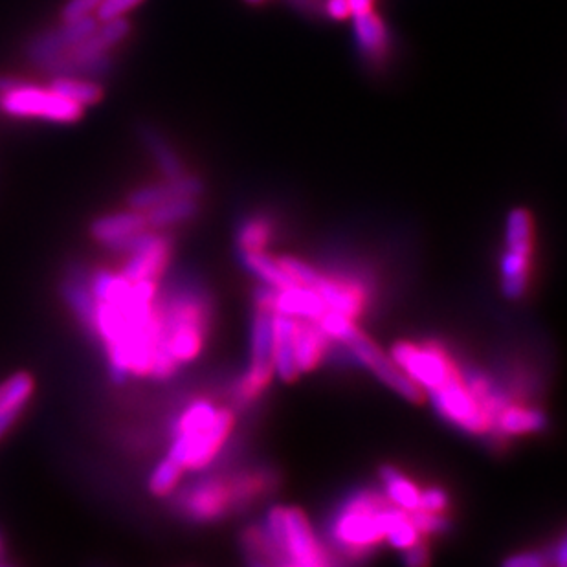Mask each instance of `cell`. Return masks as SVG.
Returning <instances> with one entry per match:
<instances>
[{"instance_id":"30bf717a","label":"cell","mask_w":567,"mask_h":567,"mask_svg":"<svg viewBox=\"0 0 567 567\" xmlns=\"http://www.w3.org/2000/svg\"><path fill=\"white\" fill-rule=\"evenodd\" d=\"M114 250L127 254V263L122 270L123 278L129 279L131 283L144 279L158 281L169 263L171 241L164 235L144 230Z\"/></svg>"},{"instance_id":"484cf974","label":"cell","mask_w":567,"mask_h":567,"mask_svg":"<svg viewBox=\"0 0 567 567\" xmlns=\"http://www.w3.org/2000/svg\"><path fill=\"white\" fill-rule=\"evenodd\" d=\"M245 267L256 274L267 287L274 290H287L296 287L298 283L290 278L285 268L279 265L278 259L268 256L267 252H243Z\"/></svg>"},{"instance_id":"7402d4cb","label":"cell","mask_w":567,"mask_h":567,"mask_svg":"<svg viewBox=\"0 0 567 567\" xmlns=\"http://www.w3.org/2000/svg\"><path fill=\"white\" fill-rule=\"evenodd\" d=\"M136 136L142 142L147 153L153 156L158 169L166 178H177L184 175V164L177 151L169 145L166 136L151 123L140 122L136 125Z\"/></svg>"},{"instance_id":"2e32d148","label":"cell","mask_w":567,"mask_h":567,"mask_svg":"<svg viewBox=\"0 0 567 567\" xmlns=\"http://www.w3.org/2000/svg\"><path fill=\"white\" fill-rule=\"evenodd\" d=\"M353 19L360 52L373 67H382L390 57L391 35L388 26L373 10L355 15Z\"/></svg>"},{"instance_id":"60d3db41","label":"cell","mask_w":567,"mask_h":567,"mask_svg":"<svg viewBox=\"0 0 567 567\" xmlns=\"http://www.w3.org/2000/svg\"><path fill=\"white\" fill-rule=\"evenodd\" d=\"M26 81L23 79L13 78V76H0V96L12 92V90L19 89L23 87Z\"/></svg>"},{"instance_id":"b9f144b4","label":"cell","mask_w":567,"mask_h":567,"mask_svg":"<svg viewBox=\"0 0 567 567\" xmlns=\"http://www.w3.org/2000/svg\"><path fill=\"white\" fill-rule=\"evenodd\" d=\"M373 4H375V0H349L351 17L360 15V13L371 12V10H373Z\"/></svg>"},{"instance_id":"5b68a950","label":"cell","mask_w":567,"mask_h":567,"mask_svg":"<svg viewBox=\"0 0 567 567\" xmlns=\"http://www.w3.org/2000/svg\"><path fill=\"white\" fill-rule=\"evenodd\" d=\"M391 358L424 393L437 390L459 377V369L441 347L397 342L391 347Z\"/></svg>"},{"instance_id":"7c38bea8","label":"cell","mask_w":567,"mask_h":567,"mask_svg":"<svg viewBox=\"0 0 567 567\" xmlns=\"http://www.w3.org/2000/svg\"><path fill=\"white\" fill-rule=\"evenodd\" d=\"M98 19L87 15L76 21H63L61 26L32 35L24 45V57L39 68L46 61L68 52L81 43L98 26Z\"/></svg>"},{"instance_id":"ac0fdd59","label":"cell","mask_w":567,"mask_h":567,"mask_svg":"<svg viewBox=\"0 0 567 567\" xmlns=\"http://www.w3.org/2000/svg\"><path fill=\"white\" fill-rule=\"evenodd\" d=\"M296 320V318H294ZM329 336L323 333L320 323L311 320H296L294 323V355L301 373L316 369L327 353Z\"/></svg>"},{"instance_id":"f546056e","label":"cell","mask_w":567,"mask_h":567,"mask_svg":"<svg viewBox=\"0 0 567 567\" xmlns=\"http://www.w3.org/2000/svg\"><path fill=\"white\" fill-rule=\"evenodd\" d=\"M184 468L178 465L175 459L167 456L162 459L149 476V490L155 496H167L177 489L178 481L182 478Z\"/></svg>"},{"instance_id":"9a60e30c","label":"cell","mask_w":567,"mask_h":567,"mask_svg":"<svg viewBox=\"0 0 567 567\" xmlns=\"http://www.w3.org/2000/svg\"><path fill=\"white\" fill-rule=\"evenodd\" d=\"M41 70L50 78L100 79L109 76L114 68V59L109 52L96 56H78L65 52L41 65Z\"/></svg>"},{"instance_id":"d6986e66","label":"cell","mask_w":567,"mask_h":567,"mask_svg":"<svg viewBox=\"0 0 567 567\" xmlns=\"http://www.w3.org/2000/svg\"><path fill=\"white\" fill-rule=\"evenodd\" d=\"M274 312L285 314V316L296 318V320L318 322L327 312V305L316 290L311 289V287L296 285L292 289L276 290Z\"/></svg>"},{"instance_id":"836d02e7","label":"cell","mask_w":567,"mask_h":567,"mask_svg":"<svg viewBox=\"0 0 567 567\" xmlns=\"http://www.w3.org/2000/svg\"><path fill=\"white\" fill-rule=\"evenodd\" d=\"M144 0H101L98 10H96V19L98 21H109V19H118L123 17L125 13L131 12L136 6H140Z\"/></svg>"},{"instance_id":"e575fe53","label":"cell","mask_w":567,"mask_h":567,"mask_svg":"<svg viewBox=\"0 0 567 567\" xmlns=\"http://www.w3.org/2000/svg\"><path fill=\"white\" fill-rule=\"evenodd\" d=\"M448 507V496L443 489L430 487V489L421 490V500H419V509L417 511L437 512L443 514Z\"/></svg>"},{"instance_id":"e0dca14e","label":"cell","mask_w":567,"mask_h":567,"mask_svg":"<svg viewBox=\"0 0 567 567\" xmlns=\"http://www.w3.org/2000/svg\"><path fill=\"white\" fill-rule=\"evenodd\" d=\"M147 219L145 213L136 212H122L114 213V215H103L100 219H96L90 232L92 237L101 243V245L111 246V248H118V246L125 243L127 239H131L133 235L140 234L147 230Z\"/></svg>"},{"instance_id":"52a82bcc","label":"cell","mask_w":567,"mask_h":567,"mask_svg":"<svg viewBox=\"0 0 567 567\" xmlns=\"http://www.w3.org/2000/svg\"><path fill=\"white\" fill-rule=\"evenodd\" d=\"M235 415L230 408H219L212 426L197 434L173 435L167 456L184 470H201L212 465L234 430Z\"/></svg>"},{"instance_id":"ee69618b","label":"cell","mask_w":567,"mask_h":567,"mask_svg":"<svg viewBox=\"0 0 567 567\" xmlns=\"http://www.w3.org/2000/svg\"><path fill=\"white\" fill-rule=\"evenodd\" d=\"M0 111H2V96H0Z\"/></svg>"},{"instance_id":"8fae6325","label":"cell","mask_w":567,"mask_h":567,"mask_svg":"<svg viewBox=\"0 0 567 567\" xmlns=\"http://www.w3.org/2000/svg\"><path fill=\"white\" fill-rule=\"evenodd\" d=\"M285 566H329L333 560L318 542L307 514L298 507H285Z\"/></svg>"},{"instance_id":"ffe728a7","label":"cell","mask_w":567,"mask_h":567,"mask_svg":"<svg viewBox=\"0 0 567 567\" xmlns=\"http://www.w3.org/2000/svg\"><path fill=\"white\" fill-rule=\"evenodd\" d=\"M294 323L296 320L274 312L272 318V333H274V367L276 375L283 382H294L300 377L294 355Z\"/></svg>"},{"instance_id":"8d00e7d4","label":"cell","mask_w":567,"mask_h":567,"mask_svg":"<svg viewBox=\"0 0 567 567\" xmlns=\"http://www.w3.org/2000/svg\"><path fill=\"white\" fill-rule=\"evenodd\" d=\"M545 564H547V558L544 553H536V551L518 553L505 560V566L509 567H544Z\"/></svg>"},{"instance_id":"f35d334b","label":"cell","mask_w":567,"mask_h":567,"mask_svg":"<svg viewBox=\"0 0 567 567\" xmlns=\"http://www.w3.org/2000/svg\"><path fill=\"white\" fill-rule=\"evenodd\" d=\"M406 555H404V562L408 564V566H426V564H430V553H428V549L419 544L413 545L410 549H406L404 551Z\"/></svg>"},{"instance_id":"4316f807","label":"cell","mask_w":567,"mask_h":567,"mask_svg":"<svg viewBox=\"0 0 567 567\" xmlns=\"http://www.w3.org/2000/svg\"><path fill=\"white\" fill-rule=\"evenodd\" d=\"M380 478L384 481V489L395 507L402 511L413 512L419 509L421 490L413 483L412 479L406 478L397 468H380Z\"/></svg>"},{"instance_id":"6da1fadb","label":"cell","mask_w":567,"mask_h":567,"mask_svg":"<svg viewBox=\"0 0 567 567\" xmlns=\"http://www.w3.org/2000/svg\"><path fill=\"white\" fill-rule=\"evenodd\" d=\"M156 312L160 342L149 377L169 378L180 364L201 355L210 311L199 290L178 287L156 303Z\"/></svg>"},{"instance_id":"ba28073f","label":"cell","mask_w":567,"mask_h":567,"mask_svg":"<svg viewBox=\"0 0 567 567\" xmlns=\"http://www.w3.org/2000/svg\"><path fill=\"white\" fill-rule=\"evenodd\" d=\"M430 397L437 413L463 432L485 435L494 430L490 413L468 390L467 382L461 375L446 382L445 386L430 391Z\"/></svg>"},{"instance_id":"83f0119b","label":"cell","mask_w":567,"mask_h":567,"mask_svg":"<svg viewBox=\"0 0 567 567\" xmlns=\"http://www.w3.org/2000/svg\"><path fill=\"white\" fill-rule=\"evenodd\" d=\"M50 89L83 109L100 103L103 98V89L92 79L52 78Z\"/></svg>"},{"instance_id":"cb8c5ba5","label":"cell","mask_w":567,"mask_h":567,"mask_svg":"<svg viewBox=\"0 0 567 567\" xmlns=\"http://www.w3.org/2000/svg\"><path fill=\"white\" fill-rule=\"evenodd\" d=\"M545 424H547V417L544 412L536 408L511 406V404H505L494 419V426L505 435L536 434L544 430Z\"/></svg>"},{"instance_id":"44dd1931","label":"cell","mask_w":567,"mask_h":567,"mask_svg":"<svg viewBox=\"0 0 567 567\" xmlns=\"http://www.w3.org/2000/svg\"><path fill=\"white\" fill-rule=\"evenodd\" d=\"M32 391L34 378L28 373H17L0 384V437L19 419Z\"/></svg>"},{"instance_id":"603a6c76","label":"cell","mask_w":567,"mask_h":567,"mask_svg":"<svg viewBox=\"0 0 567 567\" xmlns=\"http://www.w3.org/2000/svg\"><path fill=\"white\" fill-rule=\"evenodd\" d=\"M131 32V24L127 23L123 17L100 21L98 26L90 32L81 43L70 48L68 52L78 54V56H96L105 54L111 48L122 43L123 39Z\"/></svg>"},{"instance_id":"d6a6232c","label":"cell","mask_w":567,"mask_h":567,"mask_svg":"<svg viewBox=\"0 0 567 567\" xmlns=\"http://www.w3.org/2000/svg\"><path fill=\"white\" fill-rule=\"evenodd\" d=\"M412 522L421 534L443 533L448 529V520L443 514L437 512L413 511L410 512Z\"/></svg>"},{"instance_id":"f1b7e54d","label":"cell","mask_w":567,"mask_h":567,"mask_svg":"<svg viewBox=\"0 0 567 567\" xmlns=\"http://www.w3.org/2000/svg\"><path fill=\"white\" fill-rule=\"evenodd\" d=\"M217 412L219 408H215L210 401L191 402L175 421L173 435L197 434L206 430L208 426H212Z\"/></svg>"},{"instance_id":"4fadbf2b","label":"cell","mask_w":567,"mask_h":567,"mask_svg":"<svg viewBox=\"0 0 567 567\" xmlns=\"http://www.w3.org/2000/svg\"><path fill=\"white\" fill-rule=\"evenodd\" d=\"M234 505L230 479H202L180 496V509L195 522L219 520Z\"/></svg>"},{"instance_id":"1f68e13d","label":"cell","mask_w":567,"mask_h":567,"mask_svg":"<svg viewBox=\"0 0 567 567\" xmlns=\"http://www.w3.org/2000/svg\"><path fill=\"white\" fill-rule=\"evenodd\" d=\"M278 261L279 265L285 268V272L289 274L290 278L294 279L298 285H303V287L314 289L318 279L322 276L316 268L311 267L305 261H301L298 257L283 256L279 257Z\"/></svg>"},{"instance_id":"9c48e42d","label":"cell","mask_w":567,"mask_h":567,"mask_svg":"<svg viewBox=\"0 0 567 567\" xmlns=\"http://www.w3.org/2000/svg\"><path fill=\"white\" fill-rule=\"evenodd\" d=\"M2 112L13 118H41L48 122L74 123L81 120L83 107L65 100L52 89H39L24 83L23 87L2 96Z\"/></svg>"},{"instance_id":"3957f363","label":"cell","mask_w":567,"mask_h":567,"mask_svg":"<svg viewBox=\"0 0 567 567\" xmlns=\"http://www.w3.org/2000/svg\"><path fill=\"white\" fill-rule=\"evenodd\" d=\"M384 507L386 503L373 492H360L345 501L331 525V536L336 547L345 555L373 553V549L386 540L382 522Z\"/></svg>"},{"instance_id":"7a4b0ae2","label":"cell","mask_w":567,"mask_h":567,"mask_svg":"<svg viewBox=\"0 0 567 567\" xmlns=\"http://www.w3.org/2000/svg\"><path fill=\"white\" fill-rule=\"evenodd\" d=\"M318 323L323 333L331 340L344 344L358 362H362L380 382H384L388 388L399 393L402 399L412 404H423L426 401L423 388H419L412 378L395 364L391 355H386L366 333H362L356 327L355 320L345 318L338 312L327 311Z\"/></svg>"},{"instance_id":"d4e9b609","label":"cell","mask_w":567,"mask_h":567,"mask_svg":"<svg viewBox=\"0 0 567 567\" xmlns=\"http://www.w3.org/2000/svg\"><path fill=\"white\" fill-rule=\"evenodd\" d=\"M199 212L197 197H175L169 201L158 204L155 208L145 212L147 226L155 230H164L169 226L184 223Z\"/></svg>"},{"instance_id":"74e56055","label":"cell","mask_w":567,"mask_h":567,"mask_svg":"<svg viewBox=\"0 0 567 567\" xmlns=\"http://www.w3.org/2000/svg\"><path fill=\"white\" fill-rule=\"evenodd\" d=\"M323 13L329 15L334 21H344L347 17H351L349 0H325Z\"/></svg>"},{"instance_id":"277c9868","label":"cell","mask_w":567,"mask_h":567,"mask_svg":"<svg viewBox=\"0 0 567 567\" xmlns=\"http://www.w3.org/2000/svg\"><path fill=\"white\" fill-rule=\"evenodd\" d=\"M534 224L531 213L516 208L507 217V252L501 259V287L511 300H520L531 276L534 250Z\"/></svg>"},{"instance_id":"4dcf8cb0","label":"cell","mask_w":567,"mask_h":567,"mask_svg":"<svg viewBox=\"0 0 567 567\" xmlns=\"http://www.w3.org/2000/svg\"><path fill=\"white\" fill-rule=\"evenodd\" d=\"M270 224L265 219H250L239 230V246L243 252H263L270 241Z\"/></svg>"},{"instance_id":"5bb4252c","label":"cell","mask_w":567,"mask_h":567,"mask_svg":"<svg viewBox=\"0 0 567 567\" xmlns=\"http://www.w3.org/2000/svg\"><path fill=\"white\" fill-rule=\"evenodd\" d=\"M366 287L356 279L320 276L314 290L322 296L327 311L338 312L345 318L356 320L366 307Z\"/></svg>"},{"instance_id":"d590c367","label":"cell","mask_w":567,"mask_h":567,"mask_svg":"<svg viewBox=\"0 0 567 567\" xmlns=\"http://www.w3.org/2000/svg\"><path fill=\"white\" fill-rule=\"evenodd\" d=\"M101 0H68L67 4L63 6L61 12V19L63 21H76L81 17H87L98 10Z\"/></svg>"},{"instance_id":"8992f818","label":"cell","mask_w":567,"mask_h":567,"mask_svg":"<svg viewBox=\"0 0 567 567\" xmlns=\"http://www.w3.org/2000/svg\"><path fill=\"white\" fill-rule=\"evenodd\" d=\"M274 311L257 307L254 323H252V360L245 377L239 380L235 395L239 402L248 404L259 399V395L267 390L268 384L276 375L274 367V333H272Z\"/></svg>"},{"instance_id":"7bdbcfd3","label":"cell","mask_w":567,"mask_h":567,"mask_svg":"<svg viewBox=\"0 0 567 567\" xmlns=\"http://www.w3.org/2000/svg\"><path fill=\"white\" fill-rule=\"evenodd\" d=\"M246 2H250V4H259V2H263V0H246Z\"/></svg>"},{"instance_id":"ab89813d","label":"cell","mask_w":567,"mask_h":567,"mask_svg":"<svg viewBox=\"0 0 567 567\" xmlns=\"http://www.w3.org/2000/svg\"><path fill=\"white\" fill-rule=\"evenodd\" d=\"M289 2L296 10L307 13V15L323 13V6H325V0H289Z\"/></svg>"}]
</instances>
